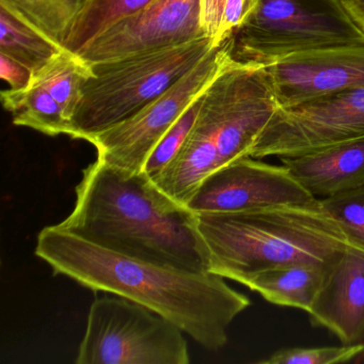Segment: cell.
I'll list each match as a JSON object with an SVG mask.
<instances>
[{
  "instance_id": "d4e9b609",
  "label": "cell",
  "mask_w": 364,
  "mask_h": 364,
  "mask_svg": "<svg viewBox=\"0 0 364 364\" xmlns=\"http://www.w3.org/2000/svg\"><path fill=\"white\" fill-rule=\"evenodd\" d=\"M33 72L20 61L0 53V78L14 90L28 88L33 82Z\"/></svg>"
},
{
  "instance_id": "ac0fdd59",
  "label": "cell",
  "mask_w": 364,
  "mask_h": 364,
  "mask_svg": "<svg viewBox=\"0 0 364 364\" xmlns=\"http://www.w3.org/2000/svg\"><path fill=\"white\" fill-rule=\"evenodd\" d=\"M92 75V65L80 55L63 48L33 73L31 84L43 87L60 105L71 123L85 86Z\"/></svg>"
},
{
  "instance_id": "ba28073f",
  "label": "cell",
  "mask_w": 364,
  "mask_h": 364,
  "mask_svg": "<svg viewBox=\"0 0 364 364\" xmlns=\"http://www.w3.org/2000/svg\"><path fill=\"white\" fill-rule=\"evenodd\" d=\"M233 50V37L215 46L180 80L137 114L89 138L97 159L132 173L144 171L157 144L208 88Z\"/></svg>"
},
{
  "instance_id": "484cf974",
  "label": "cell",
  "mask_w": 364,
  "mask_h": 364,
  "mask_svg": "<svg viewBox=\"0 0 364 364\" xmlns=\"http://www.w3.org/2000/svg\"><path fill=\"white\" fill-rule=\"evenodd\" d=\"M227 1L228 0H200L202 28L205 36L214 40V44L223 24Z\"/></svg>"
},
{
  "instance_id": "2e32d148",
  "label": "cell",
  "mask_w": 364,
  "mask_h": 364,
  "mask_svg": "<svg viewBox=\"0 0 364 364\" xmlns=\"http://www.w3.org/2000/svg\"><path fill=\"white\" fill-rule=\"evenodd\" d=\"M63 48L0 1V53L20 61L35 73Z\"/></svg>"
},
{
  "instance_id": "ffe728a7",
  "label": "cell",
  "mask_w": 364,
  "mask_h": 364,
  "mask_svg": "<svg viewBox=\"0 0 364 364\" xmlns=\"http://www.w3.org/2000/svg\"><path fill=\"white\" fill-rule=\"evenodd\" d=\"M63 46L80 9L78 0H0Z\"/></svg>"
},
{
  "instance_id": "3957f363",
  "label": "cell",
  "mask_w": 364,
  "mask_h": 364,
  "mask_svg": "<svg viewBox=\"0 0 364 364\" xmlns=\"http://www.w3.org/2000/svg\"><path fill=\"white\" fill-rule=\"evenodd\" d=\"M278 108L265 65L237 60L231 55L204 90L184 146L155 183L187 206L213 172L250 156Z\"/></svg>"
},
{
  "instance_id": "e0dca14e",
  "label": "cell",
  "mask_w": 364,
  "mask_h": 364,
  "mask_svg": "<svg viewBox=\"0 0 364 364\" xmlns=\"http://www.w3.org/2000/svg\"><path fill=\"white\" fill-rule=\"evenodd\" d=\"M4 108L12 116L16 127H28L44 135H70L71 123L54 97L38 85L28 88L1 91Z\"/></svg>"
},
{
  "instance_id": "9a60e30c",
  "label": "cell",
  "mask_w": 364,
  "mask_h": 364,
  "mask_svg": "<svg viewBox=\"0 0 364 364\" xmlns=\"http://www.w3.org/2000/svg\"><path fill=\"white\" fill-rule=\"evenodd\" d=\"M326 265L298 263L270 268L253 276L245 287L270 304L310 311L325 276Z\"/></svg>"
},
{
  "instance_id": "6da1fadb",
  "label": "cell",
  "mask_w": 364,
  "mask_h": 364,
  "mask_svg": "<svg viewBox=\"0 0 364 364\" xmlns=\"http://www.w3.org/2000/svg\"><path fill=\"white\" fill-rule=\"evenodd\" d=\"M36 255L55 274L95 291L127 298L178 325L208 350L228 343V328L251 302L223 277L127 257L88 242L58 225L43 228Z\"/></svg>"
},
{
  "instance_id": "603a6c76",
  "label": "cell",
  "mask_w": 364,
  "mask_h": 364,
  "mask_svg": "<svg viewBox=\"0 0 364 364\" xmlns=\"http://www.w3.org/2000/svg\"><path fill=\"white\" fill-rule=\"evenodd\" d=\"M364 353V343L341 347H293L272 353L259 364H333L345 363Z\"/></svg>"
},
{
  "instance_id": "83f0119b",
  "label": "cell",
  "mask_w": 364,
  "mask_h": 364,
  "mask_svg": "<svg viewBox=\"0 0 364 364\" xmlns=\"http://www.w3.org/2000/svg\"><path fill=\"white\" fill-rule=\"evenodd\" d=\"M78 1H80H80H82V0H78Z\"/></svg>"
},
{
  "instance_id": "cb8c5ba5",
  "label": "cell",
  "mask_w": 364,
  "mask_h": 364,
  "mask_svg": "<svg viewBox=\"0 0 364 364\" xmlns=\"http://www.w3.org/2000/svg\"><path fill=\"white\" fill-rule=\"evenodd\" d=\"M255 0H228L225 16L215 46H219L233 37L234 33L242 24L255 6Z\"/></svg>"
},
{
  "instance_id": "5b68a950",
  "label": "cell",
  "mask_w": 364,
  "mask_h": 364,
  "mask_svg": "<svg viewBox=\"0 0 364 364\" xmlns=\"http://www.w3.org/2000/svg\"><path fill=\"white\" fill-rule=\"evenodd\" d=\"M208 36L180 46L92 65L70 137L89 138L137 114L193 70L212 48Z\"/></svg>"
},
{
  "instance_id": "d6986e66",
  "label": "cell",
  "mask_w": 364,
  "mask_h": 364,
  "mask_svg": "<svg viewBox=\"0 0 364 364\" xmlns=\"http://www.w3.org/2000/svg\"><path fill=\"white\" fill-rule=\"evenodd\" d=\"M151 1L153 0H82L63 48L78 54L95 38Z\"/></svg>"
},
{
  "instance_id": "52a82bcc",
  "label": "cell",
  "mask_w": 364,
  "mask_h": 364,
  "mask_svg": "<svg viewBox=\"0 0 364 364\" xmlns=\"http://www.w3.org/2000/svg\"><path fill=\"white\" fill-rule=\"evenodd\" d=\"M176 323L127 298L91 304L76 364H188V344Z\"/></svg>"
},
{
  "instance_id": "8fae6325",
  "label": "cell",
  "mask_w": 364,
  "mask_h": 364,
  "mask_svg": "<svg viewBox=\"0 0 364 364\" xmlns=\"http://www.w3.org/2000/svg\"><path fill=\"white\" fill-rule=\"evenodd\" d=\"M203 36L200 0H153L95 38L78 55L92 65L180 46Z\"/></svg>"
},
{
  "instance_id": "4316f807",
  "label": "cell",
  "mask_w": 364,
  "mask_h": 364,
  "mask_svg": "<svg viewBox=\"0 0 364 364\" xmlns=\"http://www.w3.org/2000/svg\"><path fill=\"white\" fill-rule=\"evenodd\" d=\"M343 3L353 20L364 29V0H343Z\"/></svg>"
},
{
  "instance_id": "44dd1931",
  "label": "cell",
  "mask_w": 364,
  "mask_h": 364,
  "mask_svg": "<svg viewBox=\"0 0 364 364\" xmlns=\"http://www.w3.org/2000/svg\"><path fill=\"white\" fill-rule=\"evenodd\" d=\"M319 205L340 227L349 244L364 249V185L323 198Z\"/></svg>"
},
{
  "instance_id": "7a4b0ae2",
  "label": "cell",
  "mask_w": 364,
  "mask_h": 364,
  "mask_svg": "<svg viewBox=\"0 0 364 364\" xmlns=\"http://www.w3.org/2000/svg\"><path fill=\"white\" fill-rule=\"evenodd\" d=\"M58 227L127 257L210 272L197 214L144 171L132 173L97 159L82 171L73 210Z\"/></svg>"
},
{
  "instance_id": "7402d4cb",
  "label": "cell",
  "mask_w": 364,
  "mask_h": 364,
  "mask_svg": "<svg viewBox=\"0 0 364 364\" xmlns=\"http://www.w3.org/2000/svg\"><path fill=\"white\" fill-rule=\"evenodd\" d=\"M203 92L191 104V106L183 112L182 116L170 127L169 131L165 134L163 139L159 141L155 150L153 151L150 159L146 161L144 172L152 180H156L159 178V174L173 161L174 157L178 155L182 146H184L185 141L191 132L193 131V125L197 120L198 114L201 107Z\"/></svg>"
},
{
  "instance_id": "277c9868",
  "label": "cell",
  "mask_w": 364,
  "mask_h": 364,
  "mask_svg": "<svg viewBox=\"0 0 364 364\" xmlns=\"http://www.w3.org/2000/svg\"><path fill=\"white\" fill-rule=\"evenodd\" d=\"M196 214L208 248L210 272L242 285L270 268L326 265L350 246L319 200L306 205Z\"/></svg>"
},
{
  "instance_id": "8992f818",
  "label": "cell",
  "mask_w": 364,
  "mask_h": 364,
  "mask_svg": "<svg viewBox=\"0 0 364 364\" xmlns=\"http://www.w3.org/2000/svg\"><path fill=\"white\" fill-rule=\"evenodd\" d=\"M364 42L343 0H255L233 35L234 58L267 65L319 48Z\"/></svg>"
},
{
  "instance_id": "30bf717a",
  "label": "cell",
  "mask_w": 364,
  "mask_h": 364,
  "mask_svg": "<svg viewBox=\"0 0 364 364\" xmlns=\"http://www.w3.org/2000/svg\"><path fill=\"white\" fill-rule=\"evenodd\" d=\"M317 201L285 166L279 167L245 156L208 176L187 208L195 213L242 212Z\"/></svg>"
},
{
  "instance_id": "4fadbf2b",
  "label": "cell",
  "mask_w": 364,
  "mask_h": 364,
  "mask_svg": "<svg viewBox=\"0 0 364 364\" xmlns=\"http://www.w3.org/2000/svg\"><path fill=\"white\" fill-rule=\"evenodd\" d=\"M308 314L311 323L333 332L342 344L364 341V249L350 246L326 266Z\"/></svg>"
},
{
  "instance_id": "7c38bea8",
  "label": "cell",
  "mask_w": 364,
  "mask_h": 364,
  "mask_svg": "<svg viewBox=\"0 0 364 364\" xmlns=\"http://www.w3.org/2000/svg\"><path fill=\"white\" fill-rule=\"evenodd\" d=\"M279 107L364 88V42L289 55L265 65Z\"/></svg>"
},
{
  "instance_id": "9c48e42d",
  "label": "cell",
  "mask_w": 364,
  "mask_h": 364,
  "mask_svg": "<svg viewBox=\"0 0 364 364\" xmlns=\"http://www.w3.org/2000/svg\"><path fill=\"white\" fill-rule=\"evenodd\" d=\"M364 137V88L279 107L250 156L291 157Z\"/></svg>"
},
{
  "instance_id": "5bb4252c",
  "label": "cell",
  "mask_w": 364,
  "mask_h": 364,
  "mask_svg": "<svg viewBox=\"0 0 364 364\" xmlns=\"http://www.w3.org/2000/svg\"><path fill=\"white\" fill-rule=\"evenodd\" d=\"M279 159L315 197L327 198L364 185V137Z\"/></svg>"
}]
</instances>
